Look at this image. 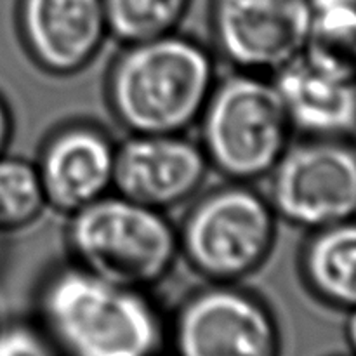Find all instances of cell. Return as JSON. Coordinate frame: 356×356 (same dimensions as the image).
I'll use <instances>...</instances> for the list:
<instances>
[{"label": "cell", "instance_id": "e0dca14e", "mask_svg": "<svg viewBox=\"0 0 356 356\" xmlns=\"http://www.w3.org/2000/svg\"><path fill=\"white\" fill-rule=\"evenodd\" d=\"M0 356H59V353L35 318H16L0 323Z\"/></svg>", "mask_w": 356, "mask_h": 356}, {"label": "cell", "instance_id": "52a82bcc", "mask_svg": "<svg viewBox=\"0 0 356 356\" xmlns=\"http://www.w3.org/2000/svg\"><path fill=\"white\" fill-rule=\"evenodd\" d=\"M167 350L172 356H282V330L256 294L207 282L167 318Z\"/></svg>", "mask_w": 356, "mask_h": 356}, {"label": "cell", "instance_id": "3957f363", "mask_svg": "<svg viewBox=\"0 0 356 356\" xmlns=\"http://www.w3.org/2000/svg\"><path fill=\"white\" fill-rule=\"evenodd\" d=\"M66 245L72 263L124 287L152 291L181 257L179 235L167 212L117 191L68 216Z\"/></svg>", "mask_w": 356, "mask_h": 356}, {"label": "cell", "instance_id": "ba28073f", "mask_svg": "<svg viewBox=\"0 0 356 356\" xmlns=\"http://www.w3.org/2000/svg\"><path fill=\"white\" fill-rule=\"evenodd\" d=\"M309 0H211L214 51L235 72L273 76L305 51Z\"/></svg>", "mask_w": 356, "mask_h": 356}, {"label": "cell", "instance_id": "6da1fadb", "mask_svg": "<svg viewBox=\"0 0 356 356\" xmlns=\"http://www.w3.org/2000/svg\"><path fill=\"white\" fill-rule=\"evenodd\" d=\"M35 322L59 356H162L167 318L148 291L111 284L70 263L45 275Z\"/></svg>", "mask_w": 356, "mask_h": 356}, {"label": "cell", "instance_id": "7c38bea8", "mask_svg": "<svg viewBox=\"0 0 356 356\" xmlns=\"http://www.w3.org/2000/svg\"><path fill=\"white\" fill-rule=\"evenodd\" d=\"M271 80L294 134L356 138V80L325 72L302 54Z\"/></svg>", "mask_w": 356, "mask_h": 356}, {"label": "cell", "instance_id": "4fadbf2b", "mask_svg": "<svg viewBox=\"0 0 356 356\" xmlns=\"http://www.w3.org/2000/svg\"><path fill=\"white\" fill-rule=\"evenodd\" d=\"M309 294L327 308L356 309V218L309 232L299 256Z\"/></svg>", "mask_w": 356, "mask_h": 356}, {"label": "cell", "instance_id": "d6986e66", "mask_svg": "<svg viewBox=\"0 0 356 356\" xmlns=\"http://www.w3.org/2000/svg\"><path fill=\"white\" fill-rule=\"evenodd\" d=\"M344 337H346L348 348H350L351 356H356V309L348 313L346 325H344Z\"/></svg>", "mask_w": 356, "mask_h": 356}, {"label": "cell", "instance_id": "5b68a950", "mask_svg": "<svg viewBox=\"0 0 356 356\" xmlns=\"http://www.w3.org/2000/svg\"><path fill=\"white\" fill-rule=\"evenodd\" d=\"M278 221L266 195L229 181L202 195L177 228L181 257L212 284H238L268 261Z\"/></svg>", "mask_w": 356, "mask_h": 356}, {"label": "cell", "instance_id": "30bf717a", "mask_svg": "<svg viewBox=\"0 0 356 356\" xmlns=\"http://www.w3.org/2000/svg\"><path fill=\"white\" fill-rule=\"evenodd\" d=\"M17 26L30 58L59 76L87 68L110 37L104 0H17Z\"/></svg>", "mask_w": 356, "mask_h": 356}, {"label": "cell", "instance_id": "277c9868", "mask_svg": "<svg viewBox=\"0 0 356 356\" xmlns=\"http://www.w3.org/2000/svg\"><path fill=\"white\" fill-rule=\"evenodd\" d=\"M197 125L211 169L233 183L266 179L294 136L271 76L235 70L218 79Z\"/></svg>", "mask_w": 356, "mask_h": 356}, {"label": "cell", "instance_id": "8992f818", "mask_svg": "<svg viewBox=\"0 0 356 356\" xmlns=\"http://www.w3.org/2000/svg\"><path fill=\"white\" fill-rule=\"evenodd\" d=\"M278 219L315 232L356 218V138L292 141L268 176Z\"/></svg>", "mask_w": 356, "mask_h": 356}, {"label": "cell", "instance_id": "2e32d148", "mask_svg": "<svg viewBox=\"0 0 356 356\" xmlns=\"http://www.w3.org/2000/svg\"><path fill=\"white\" fill-rule=\"evenodd\" d=\"M191 0H104L110 37L122 45L177 31Z\"/></svg>", "mask_w": 356, "mask_h": 356}, {"label": "cell", "instance_id": "ac0fdd59", "mask_svg": "<svg viewBox=\"0 0 356 356\" xmlns=\"http://www.w3.org/2000/svg\"><path fill=\"white\" fill-rule=\"evenodd\" d=\"M13 115H10L6 99L0 96V156L7 153L10 138H13Z\"/></svg>", "mask_w": 356, "mask_h": 356}, {"label": "cell", "instance_id": "5bb4252c", "mask_svg": "<svg viewBox=\"0 0 356 356\" xmlns=\"http://www.w3.org/2000/svg\"><path fill=\"white\" fill-rule=\"evenodd\" d=\"M302 56L325 72L356 80V0H309Z\"/></svg>", "mask_w": 356, "mask_h": 356}, {"label": "cell", "instance_id": "ffe728a7", "mask_svg": "<svg viewBox=\"0 0 356 356\" xmlns=\"http://www.w3.org/2000/svg\"><path fill=\"white\" fill-rule=\"evenodd\" d=\"M350 356H351V355H350Z\"/></svg>", "mask_w": 356, "mask_h": 356}, {"label": "cell", "instance_id": "9c48e42d", "mask_svg": "<svg viewBox=\"0 0 356 356\" xmlns=\"http://www.w3.org/2000/svg\"><path fill=\"white\" fill-rule=\"evenodd\" d=\"M211 165L184 134H129L117 145L113 191L167 212L197 197Z\"/></svg>", "mask_w": 356, "mask_h": 356}, {"label": "cell", "instance_id": "7a4b0ae2", "mask_svg": "<svg viewBox=\"0 0 356 356\" xmlns=\"http://www.w3.org/2000/svg\"><path fill=\"white\" fill-rule=\"evenodd\" d=\"M218 79L214 54L174 31L124 45L108 73L106 99L129 134H186Z\"/></svg>", "mask_w": 356, "mask_h": 356}, {"label": "cell", "instance_id": "8fae6325", "mask_svg": "<svg viewBox=\"0 0 356 356\" xmlns=\"http://www.w3.org/2000/svg\"><path fill=\"white\" fill-rule=\"evenodd\" d=\"M117 143L101 127L76 122L52 132L35 162L49 209L72 216L113 191Z\"/></svg>", "mask_w": 356, "mask_h": 356}, {"label": "cell", "instance_id": "9a60e30c", "mask_svg": "<svg viewBox=\"0 0 356 356\" xmlns=\"http://www.w3.org/2000/svg\"><path fill=\"white\" fill-rule=\"evenodd\" d=\"M49 209L35 162L0 156V235L30 228Z\"/></svg>", "mask_w": 356, "mask_h": 356}]
</instances>
